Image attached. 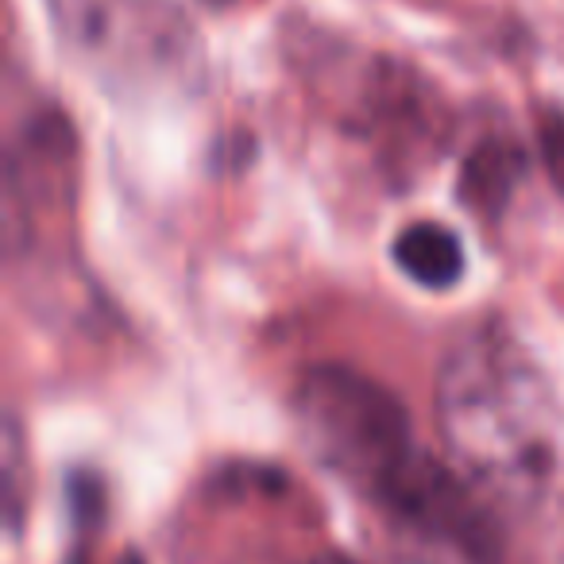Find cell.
<instances>
[{"label":"cell","instance_id":"obj_6","mask_svg":"<svg viewBox=\"0 0 564 564\" xmlns=\"http://www.w3.org/2000/svg\"><path fill=\"white\" fill-rule=\"evenodd\" d=\"M522 174V155L518 148L502 140H487L484 148L471 151L468 166L460 174V197L479 209L484 217H499L502 205L514 194V182Z\"/></svg>","mask_w":564,"mask_h":564},{"label":"cell","instance_id":"obj_7","mask_svg":"<svg viewBox=\"0 0 564 564\" xmlns=\"http://www.w3.org/2000/svg\"><path fill=\"white\" fill-rule=\"evenodd\" d=\"M538 148H541V163H545L549 178H553L556 189L564 194V112H545V117H541Z\"/></svg>","mask_w":564,"mask_h":564},{"label":"cell","instance_id":"obj_3","mask_svg":"<svg viewBox=\"0 0 564 564\" xmlns=\"http://www.w3.org/2000/svg\"><path fill=\"white\" fill-rule=\"evenodd\" d=\"M291 414L306 453L368 499L417 453L406 406L391 387L348 364H314L302 371Z\"/></svg>","mask_w":564,"mask_h":564},{"label":"cell","instance_id":"obj_4","mask_svg":"<svg viewBox=\"0 0 564 564\" xmlns=\"http://www.w3.org/2000/svg\"><path fill=\"white\" fill-rule=\"evenodd\" d=\"M371 502L383 507L391 522L406 533H417L430 545L453 549L471 564H491L499 553L495 518L487 514V507L453 468L437 464L422 448L379 487Z\"/></svg>","mask_w":564,"mask_h":564},{"label":"cell","instance_id":"obj_8","mask_svg":"<svg viewBox=\"0 0 564 564\" xmlns=\"http://www.w3.org/2000/svg\"><path fill=\"white\" fill-rule=\"evenodd\" d=\"M310 564H360V561H352V556H337V553H329V556H317V561H310Z\"/></svg>","mask_w":564,"mask_h":564},{"label":"cell","instance_id":"obj_1","mask_svg":"<svg viewBox=\"0 0 564 564\" xmlns=\"http://www.w3.org/2000/svg\"><path fill=\"white\" fill-rule=\"evenodd\" d=\"M448 453L487 495L522 502L553 468V399L538 368L499 329L456 340L437 376Z\"/></svg>","mask_w":564,"mask_h":564},{"label":"cell","instance_id":"obj_5","mask_svg":"<svg viewBox=\"0 0 564 564\" xmlns=\"http://www.w3.org/2000/svg\"><path fill=\"white\" fill-rule=\"evenodd\" d=\"M394 263L417 286L448 291L464 274V248L453 228L437 225V220H417V225L402 228L394 240Z\"/></svg>","mask_w":564,"mask_h":564},{"label":"cell","instance_id":"obj_2","mask_svg":"<svg viewBox=\"0 0 564 564\" xmlns=\"http://www.w3.org/2000/svg\"><path fill=\"white\" fill-rule=\"evenodd\" d=\"M63 51L109 94L189 97L205 78L197 28L174 0H47Z\"/></svg>","mask_w":564,"mask_h":564}]
</instances>
